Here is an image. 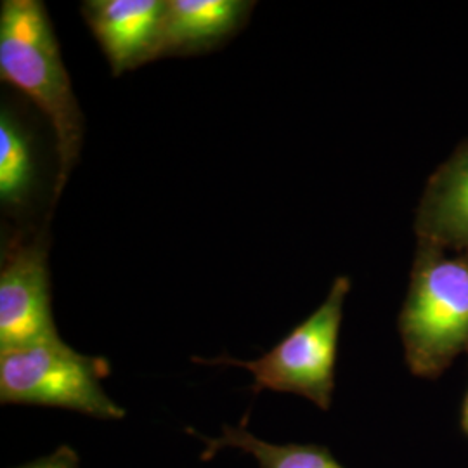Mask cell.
I'll return each mask as SVG.
<instances>
[{
  "instance_id": "1",
  "label": "cell",
  "mask_w": 468,
  "mask_h": 468,
  "mask_svg": "<svg viewBox=\"0 0 468 468\" xmlns=\"http://www.w3.org/2000/svg\"><path fill=\"white\" fill-rule=\"evenodd\" d=\"M0 79L28 96L56 137L54 203L79 162L84 113L73 92L49 15L40 0H4L0 7Z\"/></svg>"
},
{
  "instance_id": "2",
  "label": "cell",
  "mask_w": 468,
  "mask_h": 468,
  "mask_svg": "<svg viewBox=\"0 0 468 468\" xmlns=\"http://www.w3.org/2000/svg\"><path fill=\"white\" fill-rule=\"evenodd\" d=\"M398 326L406 365L421 378L468 352V257L419 245Z\"/></svg>"
},
{
  "instance_id": "3",
  "label": "cell",
  "mask_w": 468,
  "mask_h": 468,
  "mask_svg": "<svg viewBox=\"0 0 468 468\" xmlns=\"http://www.w3.org/2000/svg\"><path fill=\"white\" fill-rule=\"evenodd\" d=\"M349 292L351 280L338 276L318 309L259 359L239 361L220 356L216 359L193 357V361L245 368L253 377L255 394L262 390L295 394L328 411L334 396L338 335Z\"/></svg>"
},
{
  "instance_id": "4",
  "label": "cell",
  "mask_w": 468,
  "mask_h": 468,
  "mask_svg": "<svg viewBox=\"0 0 468 468\" xmlns=\"http://www.w3.org/2000/svg\"><path fill=\"white\" fill-rule=\"evenodd\" d=\"M110 365L73 351L63 340L0 352V402L63 408L98 420H122L125 410L102 387Z\"/></svg>"
},
{
  "instance_id": "5",
  "label": "cell",
  "mask_w": 468,
  "mask_h": 468,
  "mask_svg": "<svg viewBox=\"0 0 468 468\" xmlns=\"http://www.w3.org/2000/svg\"><path fill=\"white\" fill-rule=\"evenodd\" d=\"M46 234L13 241L0 269V352L58 342Z\"/></svg>"
},
{
  "instance_id": "6",
  "label": "cell",
  "mask_w": 468,
  "mask_h": 468,
  "mask_svg": "<svg viewBox=\"0 0 468 468\" xmlns=\"http://www.w3.org/2000/svg\"><path fill=\"white\" fill-rule=\"evenodd\" d=\"M251 0H165L151 61L216 49L250 16Z\"/></svg>"
},
{
  "instance_id": "7",
  "label": "cell",
  "mask_w": 468,
  "mask_h": 468,
  "mask_svg": "<svg viewBox=\"0 0 468 468\" xmlns=\"http://www.w3.org/2000/svg\"><path fill=\"white\" fill-rule=\"evenodd\" d=\"M165 0H87L82 16L98 40L112 73L151 63V50Z\"/></svg>"
},
{
  "instance_id": "8",
  "label": "cell",
  "mask_w": 468,
  "mask_h": 468,
  "mask_svg": "<svg viewBox=\"0 0 468 468\" xmlns=\"http://www.w3.org/2000/svg\"><path fill=\"white\" fill-rule=\"evenodd\" d=\"M415 231L419 245L468 257V141L429 179Z\"/></svg>"
},
{
  "instance_id": "9",
  "label": "cell",
  "mask_w": 468,
  "mask_h": 468,
  "mask_svg": "<svg viewBox=\"0 0 468 468\" xmlns=\"http://www.w3.org/2000/svg\"><path fill=\"white\" fill-rule=\"evenodd\" d=\"M207 448L203 458L216 456L222 450L247 452L259 468H344L323 446L316 444H272L259 439L245 427H224L216 439L203 437Z\"/></svg>"
},
{
  "instance_id": "10",
  "label": "cell",
  "mask_w": 468,
  "mask_h": 468,
  "mask_svg": "<svg viewBox=\"0 0 468 468\" xmlns=\"http://www.w3.org/2000/svg\"><path fill=\"white\" fill-rule=\"evenodd\" d=\"M30 139L15 117L2 108L0 115V200L5 208H19L34 186Z\"/></svg>"
},
{
  "instance_id": "11",
  "label": "cell",
  "mask_w": 468,
  "mask_h": 468,
  "mask_svg": "<svg viewBox=\"0 0 468 468\" xmlns=\"http://www.w3.org/2000/svg\"><path fill=\"white\" fill-rule=\"evenodd\" d=\"M16 468H80L79 456L68 446H59L56 452H49L35 462Z\"/></svg>"
},
{
  "instance_id": "12",
  "label": "cell",
  "mask_w": 468,
  "mask_h": 468,
  "mask_svg": "<svg viewBox=\"0 0 468 468\" xmlns=\"http://www.w3.org/2000/svg\"><path fill=\"white\" fill-rule=\"evenodd\" d=\"M468 354V352H467ZM462 425H463V431L468 434V392L465 402H463V413H462Z\"/></svg>"
}]
</instances>
